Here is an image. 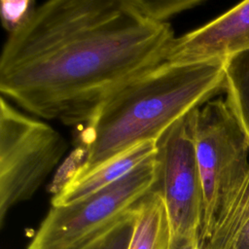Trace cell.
I'll return each mask as SVG.
<instances>
[{
	"label": "cell",
	"instance_id": "1",
	"mask_svg": "<svg viewBox=\"0 0 249 249\" xmlns=\"http://www.w3.org/2000/svg\"><path fill=\"white\" fill-rule=\"evenodd\" d=\"M174 38L169 22L131 0L47 1L9 33L0 91L36 117L86 124L118 89L165 61Z\"/></svg>",
	"mask_w": 249,
	"mask_h": 249
},
{
	"label": "cell",
	"instance_id": "2",
	"mask_svg": "<svg viewBox=\"0 0 249 249\" xmlns=\"http://www.w3.org/2000/svg\"><path fill=\"white\" fill-rule=\"evenodd\" d=\"M224 58L163 61L113 92L85 124L82 159L64 180L78 179L130 147L158 139L225 87Z\"/></svg>",
	"mask_w": 249,
	"mask_h": 249
},
{
	"label": "cell",
	"instance_id": "3",
	"mask_svg": "<svg viewBox=\"0 0 249 249\" xmlns=\"http://www.w3.org/2000/svg\"><path fill=\"white\" fill-rule=\"evenodd\" d=\"M192 123L203 192V245L249 171V139L222 98L193 110Z\"/></svg>",
	"mask_w": 249,
	"mask_h": 249
},
{
	"label": "cell",
	"instance_id": "4",
	"mask_svg": "<svg viewBox=\"0 0 249 249\" xmlns=\"http://www.w3.org/2000/svg\"><path fill=\"white\" fill-rule=\"evenodd\" d=\"M156 155L119 181L72 203L52 206L27 249H77L124 219L157 182Z\"/></svg>",
	"mask_w": 249,
	"mask_h": 249
},
{
	"label": "cell",
	"instance_id": "5",
	"mask_svg": "<svg viewBox=\"0 0 249 249\" xmlns=\"http://www.w3.org/2000/svg\"><path fill=\"white\" fill-rule=\"evenodd\" d=\"M67 150L47 123L0 98V226L17 204L30 199Z\"/></svg>",
	"mask_w": 249,
	"mask_h": 249
},
{
	"label": "cell",
	"instance_id": "6",
	"mask_svg": "<svg viewBox=\"0 0 249 249\" xmlns=\"http://www.w3.org/2000/svg\"><path fill=\"white\" fill-rule=\"evenodd\" d=\"M158 191L166 208L170 238L199 236L203 192L196 160L192 112L157 141Z\"/></svg>",
	"mask_w": 249,
	"mask_h": 249
},
{
	"label": "cell",
	"instance_id": "7",
	"mask_svg": "<svg viewBox=\"0 0 249 249\" xmlns=\"http://www.w3.org/2000/svg\"><path fill=\"white\" fill-rule=\"evenodd\" d=\"M249 49V0L234 6L217 18L175 37L165 61L184 62L228 58Z\"/></svg>",
	"mask_w": 249,
	"mask_h": 249
},
{
	"label": "cell",
	"instance_id": "8",
	"mask_svg": "<svg viewBox=\"0 0 249 249\" xmlns=\"http://www.w3.org/2000/svg\"><path fill=\"white\" fill-rule=\"evenodd\" d=\"M156 154V141H145L130 147L82 177L60 184L52 197V206L72 203L119 181Z\"/></svg>",
	"mask_w": 249,
	"mask_h": 249
},
{
	"label": "cell",
	"instance_id": "9",
	"mask_svg": "<svg viewBox=\"0 0 249 249\" xmlns=\"http://www.w3.org/2000/svg\"><path fill=\"white\" fill-rule=\"evenodd\" d=\"M169 239L164 201L153 189L134 208V228L128 249H167Z\"/></svg>",
	"mask_w": 249,
	"mask_h": 249
},
{
	"label": "cell",
	"instance_id": "10",
	"mask_svg": "<svg viewBox=\"0 0 249 249\" xmlns=\"http://www.w3.org/2000/svg\"><path fill=\"white\" fill-rule=\"evenodd\" d=\"M226 102L249 139V49L225 62Z\"/></svg>",
	"mask_w": 249,
	"mask_h": 249
},
{
	"label": "cell",
	"instance_id": "11",
	"mask_svg": "<svg viewBox=\"0 0 249 249\" xmlns=\"http://www.w3.org/2000/svg\"><path fill=\"white\" fill-rule=\"evenodd\" d=\"M249 219V171L224 213L216 221L204 249H231V244Z\"/></svg>",
	"mask_w": 249,
	"mask_h": 249
},
{
	"label": "cell",
	"instance_id": "12",
	"mask_svg": "<svg viewBox=\"0 0 249 249\" xmlns=\"http://www.w3.org/2000/svg\"><path fill=\"white\" fill-rule=\"evenodd\" d=\"M134 208L111 229L77 249H128L134 228Z\"/></svg>",
	"mask_w": 249,
	"mask_h": 249
},
{
	"label": "cell",
	"instance_id": "13",
	"mask_svg": "<svg viewBox=\"0 0 249 249\" xmlns=\"http://www.w3.org/2000/svg\"><path fill=\"white\" fill-rule=\"evenodd\" d=\"M146 18L157 22H168L172 17L202 3L201 0H131Z\"/></svg>",
	"mask_w": 249,
	"mask_h": 249
},
{
	"label": "cell",
	"instance_id": "14",
	"mask_svg": "<svg viewBox=\"0 0 249 249\" xmlns=\"http://www.w3.org/2000/svg\"><path fill=\"white\" fill-rule=\"evenodd\" d=\"M35 7L33 1H7L1 2V18L6 30L12 32Z\"/></svg>",
	"mask_w": 249,
	"mask_h": 249
},
{
	"label": "cell",
	"instance_id": "15",
	"mask_svg": "<svg viewBox=\"0 0 249 249\" xmlns=\"http://www.w3.org/2000/svg\"><path fill=\"white\" fill-rule=\"evenodd\" d=\"M167 249H204L199 236L186 238H170Z\"/></svg>",
	"mask_w": 249,
	"mask_h": 249
},
{
	"label": "cell",
	"instance_id": "16",
	"mask_svg": "<svg viewBox=\"0 0 249 249\" xmlns=\"http://www.w3.org/2000/svg\"><path fill=\"white\" fill-rule=\"evenodd\" d=\"M231 249H249V219L237 232Z\"/></svg>",
	"mask_w": 249,
	"mask_h": 249
}]
</instances>
